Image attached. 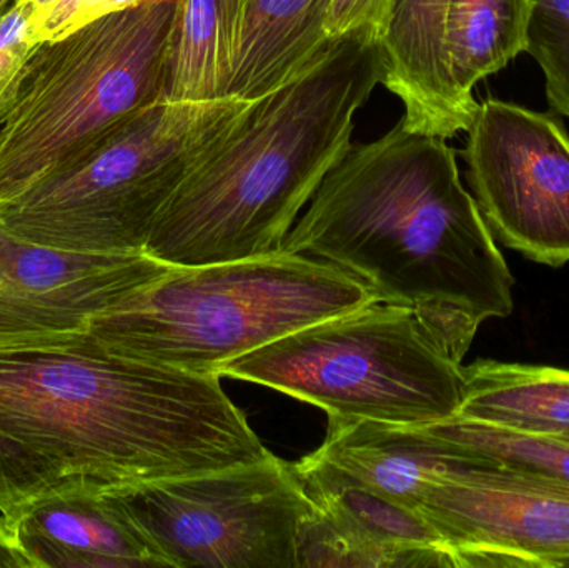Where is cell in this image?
<instances>
[{
    "instance_id": "1",
    "label": "cell",
    "mask_w": 569,
    "mask_h": 568,
    "mask_svg": "<svg viewBox=\"0 0 569 568\" xmlns=\"http://www.w3.org/2000/svg\"><path fill=\"white\" fill-rule=\"evenodd\" d=\"M0 430L103 490L272 454L220 377L117 356L87 332L0 340Z\"/></svg>"
},
{
    "instance_id": "2",
    "label": "cell",
    "mask_w": 569,
    "mask_h": 568,
    "mask_svg": "<svg viewBox=\"0 0 569 568\" xmlns=\"http://www.w3.org/2000/svg\"><path fill=\"white\" fill-rule=\"evenodd\" d=\"M282 250L325 260L407 303L470 350L487 320L513 312L515 280L447 139L398 122L351 146Z\"/></svg>"
},
{
    "instance_id": "3",
    "label": "cell",
    "mask_w": 569,
    "mask_h": 568,
    "mask_svg": "<svg viewBox=\"0 0 569 568\" xmlns=\"http://www.w3.org/2000/svg\"><path fill=\"white\" fill-rule=\"evenodd\" d=\"M383 79L381 40L351 32L223 130L157 217L147 256L172 267L270 256L351 149Z\"/></svg>"
},
{
    "instance_id": "4",
    "label": "cell",
    "mask_w": 569,
    "mask_h": 568,
    "mask_svg": "<svg viewBox=\"0 0 569 568\" xmlns=\"http://www.w3.org/2000/svg\"><path fill=\"white\" fill-rule=\"evenodd\" d=\"M377 299L348 270L280 250L172 267L93 319L87 333L117 356L217 376L230 360Z\"/></svg>"
},
{
    "instance_id": "5",
    "label": "cell",
    "mask_w": 569,
    "mask_h": 568,
    "mask_svg": "<svg viewBox=\"0 0 569 568\" xmlns=\"http://www.w3.org/2000/svg\"><path fill=\"white\" fill-rule=\"evenodd\" d=\"M183 0H139L40 39L0 126V206L67 157L166 100Z\"/></svg>"
},
{
    "instance_id": "6",
    "label": "cell",
    "mask_w": 569,
    "mask_h": 568,
    "mask_svg": "<svg viewBox=\"0 0 569 568\" xmlns=\"http://www.w3.org/2000/svg\"><path fill=\"white\" fill-rule=\"evenodd\" d=\"M467 353L417 307L377 299L230 360L217 376L279 390L328 420L420 427L457 416Z\"/></svg>"
},
{
    "instance_id": "7",
    "label": "cell",
    "mask_w": 569,
    "mask_h": 568,
    "mask_svg": "<svg viewBox=\"0 0 569 568\" xmlns=\"http://www.w3.org/2000/svg\"><path fill=\"white\" fill-rule=\"evenodd\" d=\"M250 102L160 100L0 206V227L56 249L146 253L177 187Z\"/></svg>"
},
{
    "instance_id": "8",
    "label": "cell",
    "mask_w": 569,
    "mask_h": 568,
    "mask_svg": "<svg viewBox=\"0 0 569 568\" xmlns=\"http://www.w3.org/2000/svg\"><path fill=\"white\" fill-rule=\"evenodd\" d=\"M166 567L297 568L310 496L295 464L267 459L107 490Z\"/></svg>"
},
{
    "instance_id": "9",
    "label": "cell",
    "mask_w": 569,
    "mask_h": 568,
    "mask_svg": "<svg viewBox=\"0 0 569 568\" xmlns=\"http://www.w3.org/2000/svg\"><path fill=\"white\" fill-rule=\"evenodd\" d=\"M463 150L471 196L500 246L540 266L569 263V136L517 103H478Z\"/></svg>"
},
{
    "instance_id": "10",
    "label": "cell",
    "mask_w": 569,
    "mask_h": 568,
    "mask_svg": "<svg viewBox=\"0 0 569 568\" xmlns=\"http://www.w3.org/2000/svg\"><path fill=\"white\" fill-rule=\"evenodd\" d=\"M457 568H569V486L471 459L421 500Z\"/></svg>"
},
{
    "instance_id": "11",
    "label": "cell",
    "mask_w": 569,
    "mask_h": 568,
    "mask_svg": "<svg viewBox=\"0 0 569 568\" xmlns=\"http://www.w3.org/2000/svg\"><path fill=\"white\" fill-rule=\"evenodd\" d=\"M170 269L147 253L56 249L0 227V340L87 332Z\"/></svg>"
},
{
    "instance_id": "12",
    "label": "cell",
    "mask_w": 569,
    "mask_h": 568,
    "mask_svg": "<svg viewBox=\"0 0 569 568\" xmlns=\"http://www.w3.org/2000/svg\"><path fill=\"white\" fill-rule=\"evenodd\" d=\"M295 469L313 504L298 529V568H457L420 510L360 486L311 454Z\"/></svg>"
},
{
    "instance_id": "13",
    "label": "cell",
    "mask_w": 569,
    "mask_h": 568,
    "mask_svg": "<svg viewBox=\"0 0 569 568\" xmlns=\"http://www.w3.org/2000/svg\"><path fill=\"white\" fill-rule=\"evenodd\" d=\"M36 568L166 567L107 490L66 480L16 520Z\"/></svg>"
},
{
    "instance_id": "14",
    "label": "cell",
    "mask_w": 569,
    "mask_h": 568,
    "mask_svg": "<svg viewBox=\"0 0 569 568\" xmlns=\"http://www.w3.org/2000/svg\"><path fill=\"white\" fill-rule=\"evenodd\" d=\"M448 9L450 0H393L381 40V83L403 103L405 129L447 140L467 132L477 113L451 79Z\"/></svg>"
},
{
    "instance_id": "15",
    "label": "cell",
    "mask_w": 569,
    "mask_h": 568,
    "mask_svg": "<svg viewBox=\"0 0 569 568\" xmlns=\"http://www.w3.org/2000/svg\"><path fill=\"white\" fill-rule=\"evenodd\" d=\"M311 456L415 510L435 482L468 460L421 427L371 420H328L323 444Z\"/></svg>"
},
{
    "instance_id": "16",
    "label": "cell",
    "mask_w": 569,
    "mask_h": 568,
    "mask_svg": "<svg viewBox=\"0 0 569 568\" xmlns=\"http://www.w3.org/2000/svg\"><path fill=\"white\" fill-rule=\"evenodd\" d=\"M333 0H240L230 97L256 100L313 62L331 40Z\"/></svg>"
},
{
    "instance_id": "17",
    "label": "cell",
    "mask_w": 569,
    "mask_h": 568,
    "mask_svg": "<svg viewBox=\"0 0 569 568\" xmlns=\"http://www.w3.org/2000/svg\"><path fill=\"white\" fill-rule=\"evenodd\" d=\"M457 416L569 444V370L477 360L463 367Z\"/></svg>"
},
{
    "instance_id": "18",
    "label": "cell",
    "mask_w": 569,
    "mask_h": 568,
    "mask_svg": "<svg viewBox=\"0 0 569 568\" xmlns=\"http://www.w3.org/2000/svg\"><path fill=\"white\" fill-rule=\"evenodd\" d=\"M535 0H450L447 49L451 79L465 103L478 109L473 89L527 52Z\"/></svg>"
},
{
    "instance_id": "19",
    "label": "cell",
    "mask_w": 569,
    "mask_h": 568,
    "mask_svg": "<svg viewBox=\"0 0 569 568\" xmlns=\"http://www.w3.org/2000/svg\"><path fill=\"white\" fill-rule=\"evenodd\" d=\"M239 9L240 0H183L166 100L207 102L230 97Z\"/></svg>"
},
{
    "instance_id": "20",
    "label": "cell",
    "mask_w": 569,
    "mask_h": 568,
    "mask_svg": "<svg viewBox=\"0 0 569 568\" xmlns=\"http://www.w3.org/2000/svg\"><path fill=\"white\" fill-rule=\"evenodd\" d=\"M420 427L471 459L523 470L569 486V444L561 440L461 416Z\"/></svg>"
},
{
    "instance_id": "21",
    "label": "cell",
    "mask_w": 569,
    "mask_h": 568,
    "mask_svg": "<svg viewBox=\"0 0 569 568\" xmlns=\"http://www.w3.org/2000/svg\"><path fill=\"white\" fill-rule=\"evenodd\" d=\"M527 52L543 70L548 102L569 119V0H535Z\"/></svg>"
},
{
    "instance_id": "22",
    "label": "cell",
    "mask_w": 569,
    "mask_h": 568,
    "mask_svg": "<svg viewBox=\"0 0 569 568\" xmlns=\"http://www.w3.org/2000/svg\"><path fill=\"white\" fill-rule=\"evenodd\" d=\"M62 482L46 460L0 430V516L13 522L30 504Z\"/></svg>"
},
{
    "instance_id": "23",
    "label": "cell",
    "mask_w": 569,
    "mask_h": 568,
    "mask_svg": "<svg viewBox=\"0 0 569 568\" xmlns=\"http://www.w3.org/2000/svg\"><path fill=\"white\" fill-rule=\"evenodd\" d=\"M42 13L32 0H9L0 10V83L13 76L39 42Z\"/></svg>"
},
{
    "instance_id": "24",
    "label": "cell",
    "mask_w": 569,
    "mask_h": 568,
    "mask_svg": "<svg viewBox=\"0 0 569 568\" xmlns=\"http://www.w3.org/2000/svg\"><path fill=\"white\" fill-rule=\"evenodd\" d=\"M393 0H333L327 32L330 39L351 32L373 33L383 40Z\"/></svg>"
},
{
    "instance_id": "25",
    "label": "cell",
    "mask_w": 569,
    "mask_h": 568,
    "mask_svg": "<svg viewBox=\"0 0 569 568\" xmlns=\"http://www.w3.org/2000/svg\"><path fill=\"white\" fill-rule=\"evenodd\" d=\"M0 567L36 568L20 544L16 527L3 516H0Z\"/></svg>"
},
{
    "instance_id": "26",
    "label": "cell",
    "mask_w": 569,
    "mask_h": 568,
    "mask_svg": "<svg viewBox=\"0 0 569 568\" xmlns=\"http://www.w3.org/2000/svg\"><path fill=\"white\" fill-rule=\"evenodd\" d=\"M12 80L13 76L0 83V126H2V119L6 116L7 106H9L10 93H12Z\"/></svg>"
},
{
    "instance_id": "27",
    "label": "cell",
    "mask_w": 569,
    "mask_h": 568,
    "mask_svg": "<svg viewBox=\"0 0 569 568\" xmlns=\"http://www.w3.org/2000/svg\"><path fill=\"white\" fill-rule=\"evenodd\" d=\"M32 2L33 6L39 9V12L42 13L43 19V16H46V13L49 12V10L52 9L59 0H32Z\"/></svg>"
},
{
    "instance_id": "28",
    "label": "cell",
    "mask_w": 569,
    "mask_h": 568,
    "mask_svg": "<svg viewBox=\"0 0 569 568\" xmlns=\"http://www.w3.org/2000/svg\"><path fill=\"white\" fill-rule=\"evenodd\" d=\"M7 2H9V0H0V10H2L3 7L7 6Z\"/></svg>"
}]
</instances>
